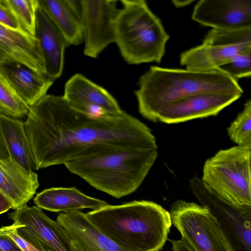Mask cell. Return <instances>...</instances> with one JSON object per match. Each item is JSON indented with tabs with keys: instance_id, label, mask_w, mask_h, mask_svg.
I'll return each mask as SVG.
<instances>
[{
	"instance_id": "obj_16",
	"label": "cell",
	"mask_w": 251,
	"mask_h": 251,
	"mask_svg": "<svg viewBox=\"0 0 251 251\" xmlns=\"http://www.w3.org/2000/svg\"><path fill=\"white\" fill-rule=\"evenodd\" d=\"M35 37L39 42L45 75L54 80L62 74L64 51L69 46L60 31L39 4L36 15Z\"/></svg>"
},
{
	"instance_id": "obj_5",
	"label": "cell",
	"mask_w": 251,
	"mask_h": 251,
	"mask_svg": "<svg viewBox=\"0 0 251 251\" xmlns=\"http://www.w3.org/2000/svg\"><path fill=\"white\" fill-rule=\"evenodd\" d=\"M115 22V43L129 64L159 63L170 36L144 0H122Z\"/></svg>"
},
{
	"instance_id": "obj_21",
	"label": "cell",
	"mask_w": 251,
	"mask_h": 251,
	"mask_svg": "<svg viewBox=\"0 0 251 251\" xmlns=\"http://www.w3.org/2000/svg\"><path fill=\"white\" fill-rule=\"evenodd\" d=\"M0 131L9 154L26 170H36L24 122L0 114Z\"/></svg>"
},
{
	"instance_id": "obj_31",
	"label": "cell",
	"mask_w": 251,
	"mask_h": 251,
	"mask_svg": "<svg viewBox=\"0 0 251 251\" xmlns=\"http://www.w3.org/2000/svg\"><path fill=\"white\" fill-rule=\"evenodd\" d=\"M12 208L11 202L0 192V214Z\"/></svg>"
},
{
	"instance_id": "obj_6",
	"label": "cell",
	"mask_w": 251,
	"mask_h": 251,
	"mask_svg": "<svg viewBox=\"0 0 251 251\" xmlns=\"http://www.w3.org/2000/svg\"><path fill=\"white\" fill-rule=\"evenodd\" d=\"M251 151L240 146L220 150L205 162L204 189L237 206H251Z\"/></svg>"
},
{
	"instance_id": "obj_8",
	"label": "cell",
	"mask_w": 251,
	"mask_h": 251,
	"mask_svg": "<svg viewBox=\"0 0 251 251\" xmlns=\"http://www.w3.org/2000/svg\"><path fill=\"white\" fill-rule=\"evenodd\" d=\"M248 50H251V27L237 30L212 28L201 45L181 53L180 63L191 71L218 69L237 53Z\"/></svg>"
},
{
	"instance_id": "obj_34",
	"label": "cell",
	"mask_w": 251,
	"mask_h": 251,
	"mask_svg": "<svg viewBox=\"0 0 251 251\" xmlns=\"http://www.w3.org/2000/svg\"><path fill=\"white\" fill-rule=\"evenodd\" d=\"M73 241L72 251H83L78 244L75 241Z\"/></svg>"
},
{
	"instance_id": "obj_20",
	"label": "cell",
	"mask_w": 251,
	"mask_h": 251,
	"mask_svg": "<svg viewBox=\"0 0 251 251\" xmlns=\"http://www.w3.org/2000/svg\"><path fill=\"white\" fill-rule=\"evenodd\" d=\"M36 206L53 212H66L89 208L98 209L107 203L83 193L75 187H53L38 193L33 200Z\"/></svg>"
},
{
	"instance_id": "obj_7",
	"label": "cell",
	"mask_w": 251,
	"mask_h": 251,
	"mask_svg": "<svg viewBox=\"0 0 251 251\" xmlns=\"http://www.w3.org/2000/svg\"><path fill=\"white\" fill-rule=\"evenodd\" d=\"M169 212L172 224L194 251H231L217 220L205 207L177 200Z\"/></svg>"
},
{
	"instance_id": "obj_11",
	"label": "cell",
	"mask_w": 251,
	"mask_h": 251,
	"mask_svg": "<svg viewBox=\"0 0 251 251\" xmlns=\"http://www.w3.org/2000/svg\"><path fill=\"white\" fill-rule=\"evenodd\" d=\"M195 195L217 220L231 251H251V206H235L205 190Z\"/></svg>"
},
{
	"instance_id": "obj_19",
	"label": "cell",
	"mask_w": 251,
	"mask_h": 251,
	"mask_svg": "<svg viewBox=\"0 0 251 251\" xmlns=\"http://www.w3.org/2000/svg\"><path fill=\"white\" fill-rule=\"evenodd\" d=\"M56 221L83 251H126L98 230L79 210L62 212Z\"/></svg>"
},
{
	"instance_id": "obj_22",
	"label": "cell",
	"mask_w": 251,
	"mask_h": 251,
	"mask_svg": "<svg viewBox=\"0 0 251 251\" xmlns=\"http://www.w3.org/2000/svg\"><path fill=\"white\" fill-rule=\"evenodd\" d=\"M38 4L60 31L68 46L82 43L81 21L70 8L66 0H38Z\"/></svg>"
},
{
	"instance_id": "obj_28",
	"label": "cell",
	"mask_w": 251,
	"mask_h": 251,
	"mask_svg": "<svg viewBox=\"0 0 251 251\" xmlns=\"http://www.w3.org/2000/svg\"><path fill=\"white\" fill-rule=\"evenodd\" d=\"M0 24L14 30H22L4 0H0Z\"/></svg>"
},
{
	"instance_id": "obj_3",
	"label": "cell",
	"mask_w": 251,
	"mask_h": 251,
	"mask_svg": "<svg viewBox=\"0 0 251 251\" xmlns=\"http://www.w3.org/2000/svg\"><path fill=\"white\" fill-rule=\"evenodd\" d=\"M157 146L100 148L65 164L67 169L95 188L119 199L141 185L157 157Z\"/></svg>"
},
{
	"instance_id": "obj_24",
	"label": "cell",
	"mask_w": 251,
	"mask_h": 251,
	"mask_svg": "<svg viewBox=\"0 0 251 251\" xmlns=\"http://www.w3.org/2000/svg\"><path fill=\"white\" fill-rule=\"evenodd\" d=\"M29 109L0 74V114L20 119L26 118Z\"/></svg>"
},
{
	"instance_id": "obj_4",
	"label": "cell",
	"mask_w": 251,
	"mask_h": 251,
	"mask_svg": "<svg viewBox=\"0 0 251 251\" xmlns=\"http://www.w3.org/2000/svg\"><path fill=\"white\" fill-rule=\"evenodd\" d=\"M135 91L140 113L155 122L167 105L199 93H243L237 79L218 69L206 71L151 66L140 78Z\"/></svg>"
},
{
	"instance_id": "obj_26",
	"label": "cell",
	"mask_w": 251,
	"mask_h": 251,
	"mask_svg": "<svg viewBox=\"0 0 251 251\" xmlns=\"http://www.w3.org/2000/svg\"><path fill=\"white\" fill-rule=\"evenodd\" d=\"M219 69L237 79L251 75V50L239 52Z\"/></svg>"
},
{
	"instance_id": "obj_13",
	"label": "cell",
	"mask_w": 251,
	"mask_h": 251,
	"mask_svg": "<svg viewBox=\"0 0 251 251\" xmlns=\"http://www.w3.org/2000/svg\"><path fill=\"white\" fill-rule=\"evenodd\" d=\"M192 18L214 29L251 27V0H201L194 6Z\"/></svg>"
},
{
	"instance_id": "obj_30",
	"label": "cell",
	"mask_w": 251,
	"mask_h": 251,
	"mask_svg": "<svg viewBox=\"0 0 251 251\" xmlns=\"http://www.w3.org/2000/svg\"><path fill=\"white\" fill-rule=\"evenodd\" d=\"M172 246V251H194L185 240L181 238L178 240H169Z\"/></svg>"
},
{
	"instance_id": "obj_32",
	"label": "cell",
	"mask_w": 251,
	"mask_h": 251,
	"mask_svg": "<svg viewBox=\"0 0 251 251\" xmlns=\"http://www.w3.org/2000/svg\"><path fill=\"white\" fill-rule=\"evenodd\" d=\"M9 156L8 149L0 131V159H5Z\"/></svg>"
},
{
	"instance_id": "obj_27",
	"label": "cell",
	"mask_w": 251,
	"mask_h": 251,
	"mask_svg": "<svg viewBox=\"0 0 251 251\" xmlns=\"http://www.w3.org/2000/svg\"><path fill=\"white\" fill-rule=\"evenodd\" d=\"M0 232L11 238L22 251H38L19 235L17 229L13 224L1 226L0 228Z\"/></svg>"
},
{
	"instance_id": "obj_23",
	"label": "cell",
	"mask_w": 251,
	"mask_h": 251,
	"mask_svg": "<svg viewBox=\"0 0 251 251\" xmlns=\"http://www.w3.org/2000/svg\"><path fill=\"white\" fill-rule=\"evenodd\" d=\"M21 28L35 36L38 0H4Z\"/></svg>"
},
{
	"instance_id": "obj_9",
	"label": "cell",
	"mask_w": 251,
	"mask_h": 251,
	"mask_svg": "<svg viewBox=\"0 0 251 251\" xmlns=\"http://www.w3.org/2000/svg\"><path fill=\"white\" fill-rule=\"evenodd\" d=\"M20 236L38 251H72L73 241L62 226L36 206L8 214Z\"/></svg>"
},
{
	"instance_id": "obj_18",
	"label": "cell",
	"mask_w": 251,
	"mask_h": 251,
	"mask_svg": "<svg viewBox=\"0 0 251 251\" xmlns=\"http://www.w3.org/2000/svg\"><path fill=\"white\" fill-rule=\"evenodd\" d=\"M0 74L17 95L29 107L47 95L53 83V80L46 75L40 74L16 62H0Z\"/></svg>"
},
{
	"instance_id": "obj_12",
	"label": "cell",
	"mask_w": 251,
	"mask_h": 251,
	"mask_svg": "<svg viewBox=\"0 0 251 251\" xmlns=\"http://www.w3.org/2000/svg\"><path fill=\"white\" fill-rule=\"evenodd\" d=\"M239 92L199 93L162 108L155 122L176 124L197 118L217 115L222 109L240 98Z\"/></svg>"
},
{
	"instance_id": "obj_1",
	"label": "cell",
	"mask_w": 251,
	"mask_h": 251,
	"mask_svg": "<svg viewBox=\"0 0 251 251\" xmlns=\"http://www.w3.org/2000/svg\"><path fill=\"white\" fill-rule=\"evenodd\" d=\"M24 126L36 170L65 164L95 148L157 146L149 127L126 112L85 113L72 108L63 96H44L30 107Z\"/></svg>"
},
{
	"instance_id": "obj_29",
	"label": "cell",
	"mask_w": 251,
	"mask_h": 251,
	"mask_svg": "<svg viewBox=\"0 0 251 251\" xmlns=\"http://www.w3.org/2000/svg\"><path fill=\"white\" fill-rule=\"evenodd\" d=\"M0 251H22L7 235L0 232Z\"/></svg>"
},
{
	"instance_id": "obj_15",
	"label": "cell",
	"mask_w": 251,
	"mask_h": 251,
	"mask_svg": "<svg viewBox=\"0 0 251 251\" xmlns=\"http://www.w3.org/2000/svg\"><path fill=\"white\" fill-rule=\"evenodd\" d=\"M1 61L18 62L40 74L46 75L37 38L23 30H14L0 24Z\"/></svg>"
},
{
	"instance_id": "obj_14",
	"label": "cell",
	"mask_w": 251,
	"mask_h": 251,
	"mask_svg": "<svg viewBox=\"0 0 251 251\" xmlns=\"http://www.w3.org/2000/svg\"><path fill=\"white\" fill-rule=\"evenodd\" d=\"M63 97L72 108L89 114L119 116L125 112L108 91L80 74L67 81Z\"/></svg>"
},
{
	"instance_id": "obj_2",
	"label": "cell",
	"mask_w": 251,
	"mask_h": 251,
	"mask_svg": "<svg viewBox=\"0 0 251 251\" xmlns=\"http://www.w3.org/2000/svg\"><path fill=\"white\" fill-rule=\"evenodd\" d=\"M85 214L98 230L126 251L161 250L172 225L169 211L148 201L107 204Z\"/></svg>"
},
{
	"instance_id": "obj_25",
	"label": "cell",
	"mask_w": 251,
	"mask_h": 251,
	"mask_svg": "<svg viewBox=\"0 0 251 251\" xmlns=\"http://www.w3.org/2000/svg\"><path fill=\"white\" fill-rule=\"evenodd\" d=\"M230 139L238 146L251 149V100H248L244 109L227 128Z\"/></svg>"
},
{
	"instance_id": "obj_10",
	"label": "cell",
	"mask_w": 251,
	"mask_h": 251,
	"mask_svg": "<svg viewBox=\"0 0 251 251\" xmlns=\"http://www.w3.org/2000/svg\"><path fill=\"white\" fill-rule=\"evenodd\" d=\"M81 0L84 54L95 58L115 43V22L119 9L115 0Z\"/></svg>"
},
{
	"instance_id": "obj_17",
	"label": "cell",
	"mask_w": 251,
	"mask_h": 251,
	"mask_svg": "<svg viewBox=\"0 0 251 251\" xmlns=\"http://www.w3.org/2000/svg\"><path fill=\"white\" fill-rule=\"evenodd\" d=\"M39 186L37 174L26 170L10 154L0 159V192L11 202L12 209L26 205Z\"/></svg>"
},
{
	"instance_id": "obj_33",
	"label": "cell",
	"mask_w": 251,
	"mask_h": 251,
	"mask_svg": "<svg viewBox=\"0 0 251 251\" xmlns=\"http://www.w3.org/2000/svg\"><path fill=\"white\" fill-rule=\"evenodd\" d=\"M193 0H185V1H179V0H173L172 2L177 7H180L185 6L190 3L192 2Z\"/></svg>"
}]
</instances>
